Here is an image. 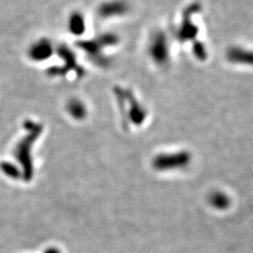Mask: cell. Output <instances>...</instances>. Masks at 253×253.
<instances>
[{"label": "cell", "mask_w": 253, "mask_h": 253, "mask_svg": "<svg viewBox=\"0 0 253 253\" xmlns=\"http://www.w3.org/2000/svg\"><path fill=\"white\" fill-rule=\"evenodd\" d=\"M202 6L198 2H193L186 7L182 12L179 24L173 29V36L180 43H187L197 40L199 27L193 22V16L199 13Z\"/></svg>", "instance_id": "obj_1"}, {"label": "cell", "mask_w": 253, "mask_h": 253, "mask_svg": "<svg viewBox=\"0 0 253 253\" xmlns=\"http://www.w3.org/2000/svg\"><path fill=\"white\" fill-rule=\"evenodd\" d=\"M118 42L119 38L118 35L114 33H104L94 41L83 42L78 45L89 56L94 63L98 64L99 66H106L109 64V58L105 56L103 50L111 46L117 45Z\"/></svg>", "instance_id": "obj_2"}, {"label": "cell", "mask_w": 253, "mask_h": 253, "mask_svg": "<svg viewBox=\"0 0 253 253\" xmlns=\"http://www.w3.org/2000/svg\"><path fill=\"white\" fill-rule=\"evenodd\" d=\"M147 52L154 63L160 67L167 66L170 62V42L163 30H155L149 39Z\"/></svg>", "instance_id": "obj_3"}, {"label": "cell", "mask_w": 253, "mask_h": 253, "mask_svg": "<svg viewBox=\"0 0 253 253\" xmlns=\"http://www.w3.org/2000/svg\"><path fill=\"white\" fill-rule=\"evenodd\" d=\"M129 8V4L126 0H109L100 4L98 13L100 18H115L126 14Z\"/></svg>", "instance_id": "obj_4"}, {"label": "cell", "mask_w": 253, "mask_h": 253, "mask_svg": "<svg viewBox=\"0 0 253 253\" xmlns=\"http://www.w3.org/2000/svg\"><path fill=\"white\" fill-rule=\"evenodd\" d=\"M54 54V46L48 39H40L28 49V57L34 62H43Z\"/></svg>", "instance_id": "obj_5"}, {"label": "cell", "mask_w": 253, "mask_h": 253, "mask_svg": "<svg viewBox=\"0 0 253 253\" xmlns=\"http://www.w3.org/2000/svg\"><path fill=\"white\" fill-rule=\"evenodd\" d=\"M225 57L229 63L253 67V50L243 46H230L226 50Z\"/></svg>", "instance_id": "obj_6"}, {"label": "cell", "mask_w": 253, "mask_h": 253, "mask_svg": "<svg viewBox=\"0 0 253 253\" xmlns=\"http://www.w3.org/2000/svg\"><path fill=\"white\" fill-rule=\"evenodd\" d=\"M58 55L61 57L63 62H65V67L60 72L61 74H66L69 71H75L79 75H81L82 69L76 63L75 54L68 46H59Z\"/></svg>", "instance_id": "obj_7"}, {"label": "cell", "mask_w": 253, "mask_h": 253, "mask_svg": "<svg viewBox=\"0 0 253 253\" xmlns=\"http://www.w3.org/2000/svg\"><path fill=\"white\" fill-rule=\"evenodd\" d=\"M85 19L81 12H73L68 20V28L71 34L81 36L85 31Z\"/></svg>", "instance_id": "obj_8"}, {"label": "cell", "mask_w": 253, "mask_h": 253, "mask_svg": "<svg viewBox=\"0 0 253 253\" xmlns=\"http://www.w3.org/2000/svg\"><path fill=\"white\" fill-rule=\"evenodd\" d=\"M67 108L69 113L71 114V116H73V118H84L86 113V108L84 104L78 99H72L70 100L68 102Z\"/></svg>", "instance_id": "obj_9"}, {"label": "cell", "mask_w": 253, "mask_h": 253, "mask_svg": "<svg viewBox=\"0 0 253 253\" xmlns=\"http://www.w3.org/2000/svg\"><path fill=\"white\" fill-rule=\"evenodd\" d=\"M192 53L200 61H205L208 58V48L199 40L192 42Z\"/></svg>", "instance_id": "obj_10"}]
</instances>
